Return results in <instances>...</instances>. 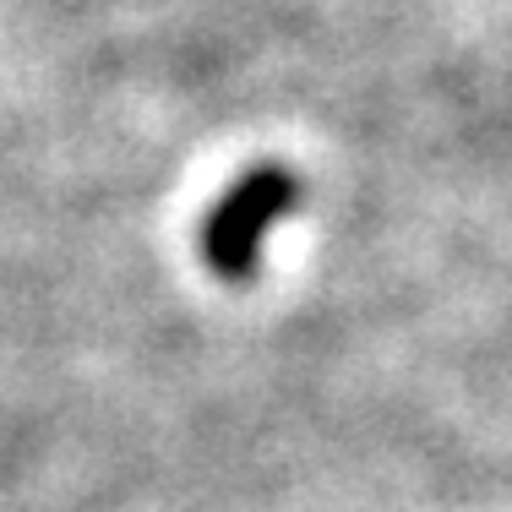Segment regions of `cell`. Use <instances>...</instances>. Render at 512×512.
Listing matches in <instances>:
<instances>
[{"label":"cell","instance_id":"cell-1","mask_svg":"<svg viewBox=\"0 0 512 512\" xmlns=\"http://www.w3.org/2000/svg\"><path fill=\"white\" fill-rule=\"evenodd\" d=\"M306 197V180L289 164H251L202 218V262L224 284H246L262 273V246L278 218H289Z\"/></svg>","mask_w":512,"mask_h":512}]
</instances>
